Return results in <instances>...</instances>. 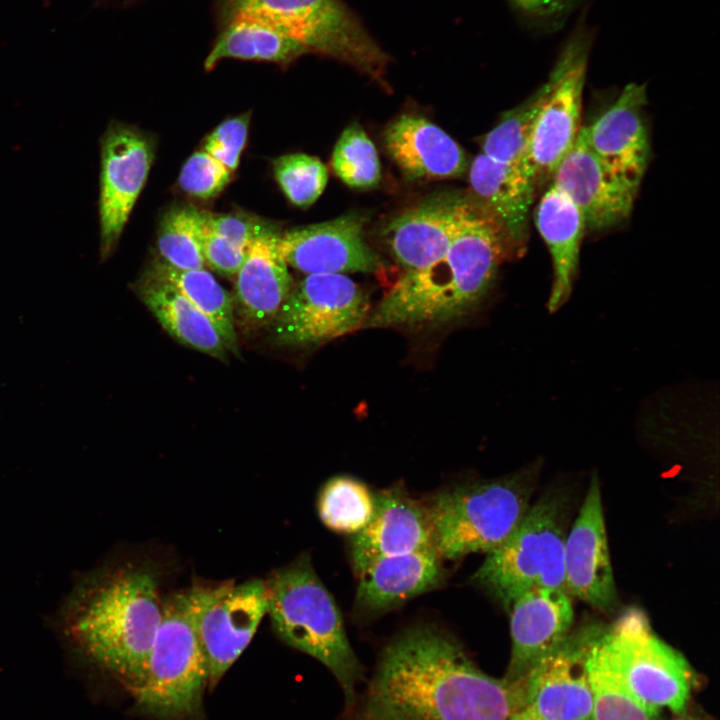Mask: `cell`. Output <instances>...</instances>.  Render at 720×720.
<instances>
[{
	"label": "cell",
	"instance_id": "ba28073f",
	"mask_svg": "<svg viewBox=\"0 0 720 720\" xmlns=\"http://www.w3.org/2000/svg\"><path fill=\"white\" fill-rule=\"evenodd\" d=\"M565 504L558 495L530 506L512 534L486 553L471 576L473 585L509 611L532 587L566 590L564 578Z\"/></svg>",
	"mask_w": 720,
	"mask_h": 720
},
{
	"label": "cell",
	"instance_id": "4316f807",
	"mask_svg": "<svg viewBox=\"0 0 720 720\" xmlns=\"http://www.w3.org/2000/svg\"><path fill=\"white\" fill-rule=\"evenodd\" d=\"M136 287L143 303L171 337L218 360H227V350L212 322L170 283L146 270Z\"/></svg>",
	"mask_w": 720,
	"mask_h": 720
},
{
	"label": "cell",
	"instance_id": "b9f144b4",
	"mask_svg": "<svg viewBox=\"0 0 720 720\" xmlns=\"http://www.w3.org/2000/svg\"><path fill=\"white\" fill-rule=\"evenodd\" d=\"M674 720H704V719L696 718V717H692V716H680Z\"/></svg>",
	"mask_w": 720,
	"mask_h": 720
},
{
	"label": "cell",
	"instance_id": "4fadbf2b",
	"mask_svg": "<svg viewBox=\"0 0 720 720\" xmlns=\"http://www.w3.org/2000/svg\"><path fill=\"white\" fill-rule=\"evenodd\" d=\"M154 159L151 137L135 126L112 120L100 138V259L116 249Z\"/></svg>",
	"mask_w": 720,
	"mask_h": 720
},
{
	"label": "cell",
	"instance_id": "60d3db41",
	"mask_svg": "<svg viewBox=\"0 0 720 720\" xmlns=\"http://www.w3.org/2000/svg\"><path fill=\"white\" fill-rule=\"evenodd\" d=\"M511 720H542L526 707L518 710Z\"/></svg>",
	"mask_w": 720,
	"mask_h": 720
},
{
	"label": "cell",
	"instance_id": "e575fe53",
	"mask_svg": "<svg viewBox=\"0 0 720 720\" xmlns=\"http://www.w3.org/2000/svg\"><path fill=\"white\" fill-rule=\"evenodd\" d=\"M274 177L287 199L299 207L312 205L323 193L328 170L321 160L304 153L286 154L273 161Z\"/></svg>",
	"mask_w": 720,
	"mask_h": 720
},
{
	"label": "cell",
	"instance_id": "e0dca14e",
	"mask_svg": "<svg viewBox=\"0 0 720 720\" xmlns=\"http://www.w3.org/2000/svg\"><path fill=\"white\" fill-rule=\"evenodd\" d=\"M475 205L458 193L433 195L392 218L384 228L385 241L405 272L439 260Z\"/></svg>",
	"mask_w": 720,
	"mask_h": 720
},
{
	"label": "cell",
	"instance_id": "9a60e30c",
	"mask_svg": "<svg viewBox=\"0 0 720 720\" xmlns=\"http://www.w3.org/2000/svg\"><path fill=\"white\" fill-rule=\"evenodd\" d=\"M277 245L286 264L307 275L385 269L384 260L367 243L358 215L293 228L279 235Z\"/></svg>",
	"mask_w": 720,
	"mask_h": 720
},
{
	"label": "cell",
	"instance_id": "ffe728a7",
	"mask_svg": "<svg viewBox=\"0 0 720 720\" xmlns=\"http://www.w3.org/2000/svg\"><path fill=\"white\" fill-rule=\"evenodd\" d=\"M426 548L434 547L425 506L400 483L374 494L371 519L349 542L356 575L382 558Z\"/></svg>",
	"mask_w": 720,
	"mask_h": 720
},
{
	"label": "cell",
	"instance_id": "5bb4252c",
	"mask_svg": "<svg viewBox=\"0 0 720 720\" xmlns=\"http://www.w3.org/2000/svg\"><path fill=\"white\" fill-rule=\"evenodd\" d=\"M601 628L592 624L570 633L517 681L521 685L522 708L542 720H592L587 657Z\"/></svg>",
	"mask_w": 720,
	"mask_h": 720
},
{
	"label": "cell",
	"instance_id": "8992f818",
	"mask_svg": "<svg viewBox=\"0 0 720 720\" xmlns=\"http://www.w3.org/2000/svg\"><path fill=\"white\" fill-rule=\"evenodd\" d=\"M215 24L251 18L282 30L308 53L348 64L385 82L389 62L359 18L342 0H213Z\"/></svg>",
	"mask_w": 720,
	"mask_h": 720
},
{
	"label": "cell",
	"instance_id": "836d02e7",
	"mask_svg": "<svg viewBox=\"0 0 720 720\" xmlns=\"http://www.w3.org/2000/svg\"><path fill=\"white\" fill-rule=\"evenodd\" d=\"M333 173L347 186L369 189L381 179L377 150L364 129L357 123L340 135L331 157Z\"/></svg>",
	"mask_w": 720,
	"mask_h": 720
},
{
	"label": "cell",
	"instance_id": "7402d4cb",
	"mask_svg": "<svg viewBox=\"0 0 720 720\" xmlns=\"http://www.w3.org/2000/svg\"><path fill=\"white\" fill-rule=\"evenodd\" d=\"M434 548L382 558L357 574L354 616L369 620L442 584L445 570Z\"/></svg>",
	"mask_w": 720,
	"mask_h": 720
},
{
	"label": "cell",
	"instance_id": "ab89813d",
	"mask_svg": "<svg viewBox=\"0 0 720 720\" xmlns=\"http://www.w3.org/2000/svg\"><path fill=\"white\" fill-rule=\"evenodd\" d=\"M578 0H510L530 23L538 28H553L565 20Z\"/></svg>",
	"mask_w": 720,
	"mask_h": 720
},
{
	"label": "cell",
	"instance_id": "f35d334b",
	"mask_svg": "<svg viewBox=\"0 0 720 720\" xmlns=\"http://www.w3.org/2000/svg\"><path fill=\"white\" fill-rule=\"evenodd\" d=\"M205 227L245 249L256 236L269 229L250 216L233 213L214 215L207 212Z\"/></svg>",
	"mask_w": 720,
	"mask_h": 720
},
{
	"label": "cell",
	"instance_id": "f1b7e54d",
	"mask_svg": "<svg viewBox=\"0 0 720 720\" xmlns=\"http://www.w3.org/2000/svg\"><path fill=\"white\" fill-rule=\"evenodd\" d=\"M147 270L183 294L212 322L226 350L238 353L231 298L210 272L204 268L180 270L162 259L152 262Z\"/></svg>",
	"mask_w": 720,
	"mask_h": 720
},
{
	"label": "cell",
	"instance_id": "30bf717a",
	"mask_svg": "<svg viewBox=\"0 0 720 720\" xmlns=\"http://www.w3.org/2000/svg\"><path fill=\"white\" fill-rule=\"evenodd\" d=\"M593 32L582 20L575 27L546 81L547 93L537 115L525 156L536 186L551 180L575 144Z\"/></svg>",
	"mask_w": 720,
	"mask_h": 720
},
{
	"label": "cell",
	"instance_id": "d6986e66",
	"mask_svg": "<svg viewBox=\"0 0 720 720\" xmlns=\"http://www.w3.org/2000/svg\"><path fill=\"white\" fill-rule=\"evenodd\" d=\"M646 86L630 83L593 123L582 127L591 151L615 176L639 190L650 159Z\"/></svg>",
	"mask_w": 720,
	"mask_h": 720
},
{
	"label": "cell",
	"instance_id": "484cf974",
	"mask_svg": "<svg viewBox=\"0 0 720 720\" xmlns=\"http://www.w3.org/2000/svg\"><path fill=\"white\" fill-rule=\"evenodd\" d=\"M535 223L551 256L553 275L547 308L553 313L572 293L586 226L577 207L553 184L538 202Z\"/></svg>",
	"mask_w": 720,
	"mask_h": 720
},
{
	"label": "cell",
	"instance_id": "7a4b0ae2",
	"mask_svg": "<svg viewBox=\"0 0 720 720\" xmlns=\"http://www.w3.org/2000/svg\"><path fill=\"white\" fill-rule=\"evenodd\" d=\"M517 257L490 213L477 201L449 249L436 262L404 272L370 311L362 328L446 323L470 312L491 288L500 266Z\"/></svg>",
	"mask_w": 720,
	"mask_h": 720
},
{
	"label": "cell",
	"instance_id": "8d00e7d4",
	"mask_svg": "<svg viewBox=\"0 0 720 720\" xmlns=\"http://www.w3.org/2000/svg\"><path fill=\"white\" fill-rule=\"evenodd\" d=\"M249 114H243L221 122L205 139L203 151L234 172L245 147Z\"/></svg>",
	"mask_w": 720,
	"mask_h": 720
},
{
	"label": "cell",
	"instance_id": "d590c367",
	"mask_svg": "<svg viewBox=\"0 0 720 720\" xmlns=\"http://www.w3.org/2000/svg\"><path fill=\"white\" fill-rule=\"evenodd\" d=\"M232 172L205 151H196L183 165L178 183L188 195L208 200L228 185Z\"/></svg>",
	"mask_w": 720,
	"mask_h": 720
},
{
	"label": "cell",
	"instance_id": "8fae6325",
	"mask_svg": "<svg viewBox=\"0 0 720 720\" xmlns=\"http://www.w3.org/2000/svg\"><path fill=\"white\" fill-rule=\"evenodd\" d=\"M370 311L366 292L346 275L308 274L280 307L273 337L280 345H320L362 328Z\"/></svg>",
	"mask_w": 720,
	"mask_h": 720
},
{
	"label": "cell",
	"instance_id": "d6a6232c",
	"mask_svg": "<svg viewBox=\"0 0 720 720\" xmlns=\"http://www.w3.org/2000/svg\"><path fill=\"white\" fill-rule=\"evenodd\" d=\"M546 93L545 82L525 101L506 112L485 136L482 153L494 161L520 164L526 168L524 162L527 148Z\"/></svg>",
	"mask_w": 720,
	"mask_h": 720
},
{
	"label": "cell",
	"instance_id": "44dd1931",
	"mask_svg": "<svg viewBox=\"0 0 720 720\" xmlns=\"http://www.w3.org/2000/svg\"><path fill=\"white\" fill-rule=\"evenodd\" d=\"M570 596L562 589L532 587L513 601L508 611L511 657L507 681H520L569 636L574 621Z\"/></svg>",
	"mask_w": 720,
	"mask_h": 720
},
{
	"label": "cell",
	"instance_id": "9c48e42d",
	"mask_svg": "<svg viewBox=\"0 0 720 720\" xmlns=\"http://www.w3.org/2000/svg\"><path fill=\"white\" fill-rule=\"evenodd\" d=\"M598 644L629 689L645 704L682 715L686 711L693 671L685 657L653 631L638 609L625 611L603 628Z\"/></svg>",
	"mask_w": 720,
	"mask_h": 720
},
{
	"label": "cell",
	"instance_id": "2e32d148",
	"mask_svg": "<svg viewBox=\"0 0 720 720\" xmlns=\"http://www.w3.org/2000/svg\"><path fill=\"white\" fill-rule=\"evenodd\" d=\"M564 578L566 591L593 608L609 611L616 606L617 590L596 475L566 534Z\"/></svg>",
	"mask_w": 720,
	"mask_h": 720
},
{
	"label": "cell",
	"instance_id": "277c9868",
	"mask_svg": "<svg viewBox=\"0 0 720 720\" xmlns=\"http://www.w3.org/2000/svg\"><path fill=\"white\" fill-rule=\"evenodd\" d=\"M264 581L267 615L275 634L326 666L342 688L345 709L349 708L356 700L363 668L347 637L341 612L310 556L301 554Z\"/></svg>",
	"mask_w": 720,
	"mask_h": 720
},
{
	"label": "cell",
	"instance_id": "d4e9b609",
	"mask_svg": "<svg viewBox=\"0 0 720 720\" xmlns=\"http://www.w3.org/2000/svg\"><path fill=\"white\" fill-rule=\"evenodd\" d=\"M278 237L271 229L256 236L235 276L238 313L251 326L273 322L292 289L288 265L278 250Z\"/></svg>",
	"mask_w": 720,
	"mask_h": 720
},
{
	"label": "cell",
	"instance_id": "4dcf8cb0",
	"mask_svg": "<svg viewBox=\"0 0 720 720\" xmlns=\"http://www.w3.org/2000/svg\"><path fill=\"white\" fill-rule=\"evenodd\" d=\"M323 524L337 533L353 535L366 526L374 511V494L360 480L336 476L322 487L317 501Z\"/></svg>",
	"mask_w": 720,
	"mask_h": 720
},
{
	"label": "cell",
	"instance_id": "cb8c5ba5",
	"mask_svg": "<svg viewBox=\"0 0 720 720\" xmlns=\"http://www.w3.org/2000/svg\"><path fill=\"white\" fill-rule=\"evenodd\" d=\"M469 182L477 201L498 223L517 257L522 256L537 189L531 173L523 165L500 163L481 153L469 167Z\"/></svg>",
	"mask_w": 720,
	"mask_h": 720
},
{
	"label": "cell",
	"instance_id": "83f0119b",
	"mask_svg": "<svg viewBox=\"0 0 720 720\" xmlns=\"http://www.w3.org/2000/svg\"><path fill=\"white\" fill-rule=\"evenodd\" d=\"M306 54L302 44L272 25L251 18H233L216 24V35L203 66L210 72L224 59H237L287 68Z\"/></svg>",
	"mask_w": 720,
	"mask_h": 720
},
{
	"label": "cell",
	"instance_id": "6da1fadb",
	"mask_svg": "<svg viewBox=\"0 0 720 720\" xmlns=\"http://www.w3.org/2000/svg\"><path fill=\"white\" fill-rule=\"evenodd\" d=\"M518 682L482 671L450 633L416 625L383 649L364 692L338 720H511Z\"/></svg>",
	"mask_w": 720,
	"mask_h": 720
},
{
	"label": "cell",
	"instance_id": "74e56055",
	"mask_svg": "<svg viewBox=\"0 0 720 720\" xmlns=\"http://www.w3.org/2000/svg\"><path fill=\"white\" fill-rule=\"evenodd\" d=\"M202 253L205 263L213 270L231 278L242 266L246 249L208 230L204 223Z\"/></svg>",
	"mask_w": 720,
	"mask_h": 720
},
{
	"label": "cell",
	"instance_id": "1f68e13d",
	"mask_svg": "<svg viewBox=\"0 0 720 720\" xmlns=\"http://www.w3.org/2000/svg\"><path fill=\"white\" fill-rule=\"evenodd\" d=\"M206 212L193 206H176L163 216L157 237L161 258L180 270L204 268L202 238Z\"/></svg>",
	"mask_w": 720,
	"mask_h": 720
},
{
	"label": "cell",
	"instance_id": "3957f363",
	"mask_svg": "<svg viewBox=\"0 0 720 720\" xmlns=\"http://www.w3.org/2000/svg\"><path fill=\"white\" fill-rule=\"evenodd\" d=\"M156 574L127 567L87 582L67 609V630L133 693L141 685L161 618Z\"/></svg>",
	"mask_w": 720,
	"mask_h": 720
},
{
	"label": "cell",
	"instance_id": "603a6c76",
	"mask_svg": "<svg viewBox=\"0 0 720 720\" xmlns=\"http://www.w3.org/2000/svg\"><path fill=\"white\" fill-rule=\"evenodd\" d=\"M384 147L411 180L448 179L463 175L469 163L461 146L428 119L403 114L383 133Z\"/></svg>",
	"mask_w": 720,
	"mask_h": 720
},
{
	"label": "cell",
	"instance_id": "52a82bcc",
	"mask_svg": "<svg viewBox=\"0 0 720 720\" xmlns=\"http://www.w3.org/2000/svg\"><path fill=\"white\" fill-rule=\"evenodd\" d=\"M208 682L189 589L172 593L163 600L145 675L133 693L137 706L156 720H202Z\"/></svg>",
	"mask_w": 720,
	"mask_h": 720
},
{
	"label": "cell",
	"instance_id": "f546056e",
	"mask_svg": "<svg viewBox=\"0 0 720 720\" xmlns=\"http://www.w3.org/2000/svg\"><path fill=\"white\" fill-rule=\"evenodd\" d=\"M601 630L587 657L592 720H662L661 710L641 701L609 661L597 641Z\"/></svg>",
	"mask_w": 720,
	"mask_h": 720
},
{
	"label": "cell",
	"instance_id": "ac0fdd59",
	"mask_svg": "<svg viewBox=\"0 0 720 720\" xmlns=\"http://www.w3.org/2000/svg\"><path fill=\"white\" fill-rule=\"evenodd\" d=\"M551 184L583 216L586 231L616 227L631 214L638 189L610 172L588 147L582 128L571 150L556 167Z\"/></svg>",
	"mask_w": 720,
	"mask_h": 720
},
{
	"label": "cell",
	"instance_id": "5b68a950",
	"mask_svg": "<svg viewBox=\"0 0 720 720\" xmlns=\"http://www.w3.org/2000/svg\"><path fill=\"white\" fill-rule=\"evenodd\" d=\"M532 490L531 472L525 470L430 496L423 504L435 551L442 559L458 560L497 548L527 513Z\"/></svg>",
	"mask_w": 720,
	"mask_h": 720
},
{
	"label": "cell",
	"instance_id": "7c38bea8",
	"mask_svg": "<svg viewBox=\"0 0 720 720\" xmlns=\"http://www.w3.org/2000/svg\"><path fill=\"white\" fill-rule=\"evenodd\" d=\"M195 625L213 688L251 642L267 614L265 581L194 585L189 589Z\"/></svg>",
	"mask_w": 720,
	"mask_h": 720
}]
</instances>
